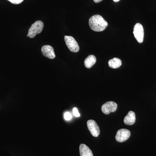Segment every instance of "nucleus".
Returning <instances> with one entry per match:
<instances>
[{
  "label": "nucleus",
  "mask_w": 156,
  "mask_h": 156,
  "mask_svg": "<svg viewBox=\"0 0 156 156\" xmlns=\"http://www.w3.org/2000/svg\"><path fill=\"white\" fill-rule=\"evenodd\" d=\"M89 25L92 30L96 32H101L106 29L108 23L102 16L95 15L89 19Z\"/></svg>",
  "instance_id": "nucleus-1"
},
{
  "label": "nucleus",
  "mask_w": 156,
  "mask_h": 156,
  "mask_svg": "<svg viewBox=\"0 0 156 156\" xmlns=\"http://www.w3.org/2000/svg\"><path fill=\"white\" fill-rule=\"evenodd\" d=\"M44 23L40 20L36 21L32 25L28 30L27 37L33 38L38 34L41 33L44 28Z\"/></svg>",
  "instance_id": "nucleus-2"
},
{
  "label": "nucleus",
  "mask_w": 156,
  "mask_h": 156,
  "mask_svg": "<svg viewBox=\"0 0 156 156\" xmlns=\"http://www.w3.org/2000/svg\"><path fill=\"white\" fill-rule=\"evenodd\" d=\"M64 40L68 48L71 52L77 53L80 50V47L75 39L71 36H65Z\"/></svg>",
  "instance_id": "nucleus-3"
},
{
  "label": "nucleus",
  "mask_w": 156,
  "mask_h": 156,
  "mask_svg": "<svg viewBox=\"0 0 156 156\" xmlns=\"http://www.w3.org/2000/svg\"><path fill=\"white\" fill-rule=\"evenodd\" d=\"M133 34L135 39L139 43L143 42L144 37V30L142 25L140 23H136L134 25Z\"/></svg>",
  "instance_id": "nucleus-4"
},
{
  "label": "nucleus",
  "mask_w": 156,
  "mask_h": 156,
  "mask_svg": "<svg viewBox=\"0 0 156 156\" xmlns=\"http://www.w3.org/2000/svg\"><path fill=\"white\" fill-rule=\"evenodd\" d=\"M117 108L118 105L115 102L112 101H108L102 105L101 111L105 114L108 115L110 113L115 112Z\"/></svg>",
  "instance_id": "nucleus-5"
},
{
  "label": "nucleus",
  "mask_w": 156,
  "mask_h": 156,
  "mask_svg": "<svg viewBox=\"0 0 156 156\" xmlns=\"http://www.w3.org/2000/svg\"><path fill=\"white\" fill-rule=\"evenodd\" d=\"M131 132L126 129H121L117 131L115 136L116 140L119 142H123L130 137Z\"/></svg>",
  "instance_id": "nucleus-6"
},
{
  "label": "nucleus",
  "mask_w": 156,
  "mask_h": 156,
  "mask_svg": "<svg viewBox=\"0 0 156 156\" xmlns=\"http://www.w3.org/2000/svg\"><path fill=\"white\" fill-rule=\"evenodd\" d=\"M87 127L92 136L98 137L100 134V129L97 123L93 120H88L87 122Z\"/></svg>",
  "instance_id": "nucleus-7"
},
{
  "label": "nucleus",
  "mask_w": 156,
  "mask_h": 156,
  "mask_svg": "<svg viewBox=\"0 0 156 156\" xmlns=\"http://www.w3.org/2000/svg\"><path fill=\"white\" fill-rule=\"evenodd\" d=\"M41 52L44 56L50 59H53L56 57L54 49L50 45L43 46L41 49Z\"/></svg>",
  "instance_id": "nucleus-8"
},
{
  "label": "nucleus",
  "mask_w": 156,
  "mask_h": 156,
  "mask_svg": "<svg viewBox=\"0 0 156 156\" xmlns=\"http://www.w3.org/2000/svg\"><path fill=\"white\" fill-rule=\"evenodd\" d=\"M136 121V116L134 112L130 111L124 118V122L125 124L128 126L134 125Z\"/></svg>",
  "instance_id": "nucleus-9"
},
{
  "label": "nucleus",
  "mask_w": 156,
  "mask_h": 156,
  "mask_svg": "<svg viewBox=\"0 0 156 156\" xmlns=\"http://www.w3.org/2000/svg\"><path fill=\"white\" fill-rule=\"evenodd\" d=\"M80 156H93L92 151L86 144H80Z\"/></svg>",
  "instance_id": "nucleus-10"
},
{
  "label": "nucleus",
  "mask_w": 156,
  "mask_h": 156,
  "mask_svg": "<svg viewBox=\"0 0 156 156\" xmlns=\"http://www.w3.org/2000/svg\"><path fill=\"white\" fill-rule=\"evenodd\" d=\"M96 61V58L95 56L93 55H90L85 59L84 64L87 68L90 69L95 64Z\"/></svg>",
  "instance_id": "nucleus-11"
},
{
  "label": "nucleus",
  "mask_w": 156,
  "mask_h": 156,
  "mask_svg": "<svg viewBox=\"0 0 156 156\" xmlns=\"http://www.w3.org/2000/svg\"><path fill=\"white\" fill-rule=\"evenodd\" d=\"M108 66L112 69H117L122 66V62L118 58H114L109 60Z\"/></svg>",
  "instance_id": "nucleus-12"
},
{
  "label": "nucleus",
  "mask_w": 156,
  "mask_h": 156,
  "mask_svg": "<svg viewBox=\"0 0 156 156\" xmlns=\"http://www.w3.org/2000/svg\"><path fill=\"white\" fill-rule=\"evenodd\" d=\"M64 117L65 119L66 120V121H69L72 118V116L69 112H66L65 113Z\"/></svg>",
  "instance_id": "nucleus-13"
},
{
  "label": "nucleus",
  "mask_w": 156,
  "mask_h": 156,
  "mask_svg": "<svg viewBox=\"0 0 156 156\" xmlns=\"http://www.w3.org/2000/svg\"><path fill=\"white\" fill-rule=\"evenodd\" d=\"M73 115L75 116L76 117L80 116V114L79 113L77 108H73Z\"/></svg>",
  "instance_id": "nucleus-14"
},
{
  "label": "nucleus",
  "mask_w": 156,
  "mask_h": 156,
  "mask_svg": "<svg viewBox=\"0 0 156 156\" xmlns=\"http://www.w3.org/2000/svg\"><path fill=\"white\" fill-rule=\"evenodd\" d=\"M10 2L12 3L15 5H18V4H20L23 2V0H8Z\"/></svg>",
  "instance_id": "nucleus-15"
},
{
  "label": "nucleus",
  "mask_w": 156,
  "mask_h": 156,
  "mask_svg": "<svg viewBox=\"0 0 156 156\" xmlns=\"http://www.w3.org/2000/svg\"><path fill=\"white\" fill-rule=\"evenodd\" d=\"M102 0H94V2H95V3H98L100 2H101Z\"/></svg>",
  "instance_id": "nucleus-16"
},
{
  "label": "nucleus",
  "mask_w": 156,
  "mask_h": 156,
  "mask_svg": "<svg viewBox=\"0 0 156 156\" xmlns=\"http://www.w3.org/2000/svg\"><path fill=\"white\" fill-rule=\"evenodd\" d=\"M120 1V0H113L114 2H118Z\"/></svg>",
  "instance_id": "nucleus-17"
}]
</instances>
